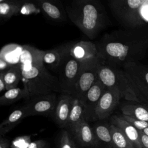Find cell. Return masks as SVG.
I'll use <instances>...</instances> for the list:
<instances>
[{
    "label": "cell",
    "instance_id": "1",
    "mask_svg": "<svg viewBox=\"0 0 148 148\" xmlns=\"http://www.w3.org/2000/svg\"><path fill=\"white\" fill-rule=\"evenodd\" d=\"M95 45L97 57L104 64L121 68L125 63L140 61L148 51V24L106 33Z\"/></svg>",
    "mask_w": 148,
    "mask_h": 148
},
{
    "label": "cell",
    "instance_id": "2",
    "mask_svg": "<svg viewBox=\"0 0 148 148\" xmlns=\"http://www.w3.org/2000/svg\"><path fill=\"white\" fill-rule=\"evenodd\" d=\"M65 8L71 21L90 39L106 25V15L98 0H71Z\"/></svg>",
    "mask_w": 148,
    "mask_h": 148
},
{
    "label": "cell",
    "instance_id": "3",
    "mask_svg": "<svg viewBox=\"0 0 148 148\" xmlns=\"http://www.w3.org/2000/svg\"><path fill=\"white\" fill-rule=\"evenodd\" d=\"M22 82L30 97L60 92V87L56 76L52 75L44 64L38 66L21 65Z\"/></svg>",
    "mask_w": 148,
    "mask_h": 148
},
{
    "label": "cell",
    "instance_id": "4",
    "mask_svg": "<svg viewBox=\"0 0 148 148\" xmlns=\"http://www.w3.org/2000/svg\"><path fill=\"white\" fill-rule=\"evenodd\" d=\"M112 14L125 28L148 24V0H109Z\"/></svg>",
    "mask_w": 148,
    "mask_h": 148
},
{
    "label": "cell",
    "instance_id": "5",
    "mask_svg": "<svg viewBox=\"0 0 148 148\" xmlns=\"http://www.w3.org/2000/svg\"><path fill=\"white\" fill-rule=\"evenodd\" d=\"M98 79L106 87L118 90L121 98L126 101L140 103L121 68L106 64L101 61L98 71Z\"/></svg>",
    "mask_w": 148,
    "mask_h": 148
},
{
    "label": "cell",
    "instance_id": "6",
    "mask_svg": "<svg viewBox=\"0 0 148 148\" xmlns=\"http://www.w3.org/2000/svg\"><path fill=\"white\" fill-rule=\"evenodd\" d=\"M121 68L140 102L148 105V65L131 62L124 64Z\"/></svg>",
    "mask_w": 148,
    "mask_h": 148
},
{
    "label": "cell",
    "instance_id": "7",
    "mask_svg": "<svg viewBox=\"0 0 148 148\" xmlns=\"http://www.w3.org/2000/svg\"><path fill=\"white\" fill-rule=\"evenodd\" d=\"M101 60L95 57L83 61L72 96L82 100L90 88L98 80V71Z\"/></svg>",
    "mask_w": 148,
    "mask_h": 148
},
{
    "label": "cell",
    "instance_id": "8",
    "mask_svg": "<svg viewBox=\"0 0 148 148\" xmlns=\"http://www.w3.org/2000/svg\"><path fill=\"white\" fill-rule=\"evenodd\" d=\"M82 61L67 56L58 67L57 73L61 94L72 95L76 83Z\"/></svg>",
    "mask_w": 148,
    "mask_h": 148
},
{
    "label": "cell",
    "instance_id": "9",
    "mask_svg": "<svg viewBox=\"0 0 148 148\" xmlns=\"http://www.w3.org/2000/svg\"><path fill=\"white\" fill-rule=\"evenodd\" d=\"M57 101L58 98L56 92L32 97V99L24 105L26 117L35 116H48L53 114Z\"/></svg>",
    "mask_w": 148,
    "mask_h": 148
},
{
    "label": "cell",
    "instance_id": "10",
    "mask_svg": "<svg viewBox=\"0 0 148 148\" xmlns=\"http://www.w3.org/2000/svg\"><path fill=\"white\" fill-rule=\"evenodd\" d=\"M121 98H122L118 90L106 87L96 107L95 120H102L108 117L117 106Z\"/></svg>",
    "mask_w": 148,
    "mask_h": 148
},
{
    "label": "cell",
    "instance_id": "11",
    "mask_svg": "<svg viewBox=\"0 0 148 148\" xmlns=\"http://www.w3.org/2000/svg\"><path fill=\"white\" fill-rule=\"evenodd\" d=\"M69 131L75 142L81 147L98 148V141L94 131L87 121L76 124Z\"/></svg>",
    "mask_w": 148,
    "mask_h": 148
},
{
    "label": "cell",
    "instance_id": "12",
    "mask_svg": "<svg viewBox=\"0 0 148 148\" xmlns=\"http://www.w3.org/2000/svg\"><path fill=\"white\" fill-rule=\"evenodd\" d=\"M106 88L105 85L98 79L80 100L86 108L87 121L95 120V109Z\"/></svg>",
    "mask_w": 148,
    "mask_h": 148
},
{
    "label": "cell",
    "instance_id": "13",
    "mask_svg": "<svg viewBox=\"0 0 148 148\" xmlns=\"http://www.w3.org/2000/svg\"><path fill=\"white\" fill-rule=\"evenodd\" d=\"M73 43V42H69L52 49L44 50L43 62L45 66H47L57 72L63 61L67 56L70 55Z\"/></svg>",
    "mask_w": 148,
    "mask_h": 148
},
{
    "label": "cell",
    "instance_id": "14",
    "mask_svg": "<svg viewBox=\"0 0 148 148\" xmlns=\"http://www.w3.org/2000/svg\"><path fill=\"white\" fill-rule=\"evenodd\" d=\"M40 11L50 20L56 22L64 21L66 18L65 8L60 0H33Z\"/></svg>",
    "mask_w": 148,
    "mask_h": 148
},
{
    "label": "cell",
    "instance_id": "15",
    "mask_svg": "<svg viewBox=\"0 0 148 148\" xmlns=\"http://www.w3.org/2000/svg\"><path fill=\"white\" fill-rule=\"evenodd\" d=\"M75 98L69 94H61L53 113L56 123L61 128H66Z\"/></svg>",
    "mask_w": 148,
    "mask_h": 148
},
{
    "label": "cell",
    "instance_id": "16",
    "mask_svg": "<svg viewBox=\"0 0 148 148\" xmlns=\"http://www.w3.org/2000/svg\"><path fill=\"white\" fill-rule=\"evenodd\" d=\"M111 124L119 127L136 148H142L139 131L126 120L123 116H112Z\"/></svg>",
    "mask_w": 148,
    "mask_h": 148
},
{
    "label": "cell",
    "instance_id": "17",
    "mask_svg": "<svg viewBox=\"0 0 148 148\" xmlns=\"http://www.w3.org/2000/svg\"><path fill=\"white\" fill-rule=\"evenodd\" d=\"M97 49L95 43L81 40L73 42L70 54L75 59L83 61L97 57Z\"/></svg>",
    "mask_w": 148,
    "mask_h": 148
},
{
    "label": "cell",
    "instance_id": "18",
    "mask_svg": "<svg viewBox=\"0 0 148 148\" xmlns=\"http://www.w3.org/2000/svg\"><path fill=\"white\" fill-rule=\"evenodd\" d=\"M44 50L33 46L24 45L20 57V65L38 66L43 64V55Z\"/></svg>",
    "mask_w": 148,
    "mask_h": 148
},
{
    "label": "cell",
    "instance_id": "19",
    "mask_svg": "<svg viewBox=\"0 0 148 148\" xmlns=\"http://www.w3.org/2000/svg\"><path fill=\"white\" fill-rule=\"evenodd\" d=\"M26 117V111L24 105L14 109L0 124V136H4L5 134L12 130L24 118Z\"/></svg>",
    "mask_w": 148,
    "mask_h": 148
},
{
    "label": "cell",
    "instance_id": "20",
    "mask_svg": "<svg viewBox=\"0 0 148 148\" xmlns=\"http://www.w3.org/2000/svg\"><path fill=\"white\" fill-rule=\"evenodd\" d=\"M83 121H87L86 108L80 99L75 98L65 128L69 130L76 124Z\"/></svg>",
    "mask_w": 148,
    "mask_h": 148
},
{
    "label": "cell",
    "instance_id": "21",
    "mask_svg": "<svg viewBox=\"0 0 148 148\" xmlns=\"http://www.w3.org/2000/svg\"><path fill=\"white\" fill-rule=\"evenodd\" d=\"M98 141V148H114L111 136L110 125L97 124L92 128Z\"/></svg>",
    "mask_w": 148,
    "mask_h": 148
},
{
    "label": "cell",
    "instance_id": "22",
    "mask_svg": "<svg viewBox=\"0 0 148 148\" xmlns=\"http://www.w3.org/2000/svg\"><path fill=\"white\" fill-rule=\"evenodd\" d=\"M22 49L23 46L17 44H8L2 48L0 58L5 60L10 66L18 65Z\"/></svg>",
    "mask_w": 148,
    "mask_h": 148
},
{
    "label": "cell",
    "instance_id": "23",
    "mask_svg": "<svg viewBox=\"0 0 148 148\" xmlns=\"http://www.w3.org/2000/svg\"><path fill=\"white\" fill-rule=\"evenodd\" d=\"M29 98H30L29 94L24 87L13 88L5 91L0 97V105H10L21 99Z\"/></svg>",
    "mask_w": 148,
    "mask_h": 148
},
{
    "label": "cell",
    "instance_id": "24",
    "mask_svg": "<svg viewBox=\"0 0 148 148\" xmlns=\"http://www.w3.org/2000/svg\"><path fill=\"white\" fill-rule=\"evenodd\" d=\"M121 110L123 115L148 122V106L140 103H129L122 106Z\"/></svg>",
    "mask_w": 148,
    "mask_h": 148
},
{
    "label": "cell",
    "instance_id": "25",
    "mask_svg": "<svg viewBox=\"0 0 148 148\" xmlns=\"http://www.w3.org/2000/svg\"><path fill=\"white\" fill-rule=\"evenodd\" d=\"M0 73L3 75L6 90L17 87L20 82L22 80L21 69L20 64L11 66L5 71Z\"/></svg>",
    "mask_w": 148,
    "mask_h": 148
},
{
    "label": "cell",
    "instance_id": "26",
    "mask_svg": "<svg viewBox=\"0 0 148 148\" xmlns=\"http://www.w3.org/2000/svg\"><path fill=\"white\" fill-rule=\"evenodd\" d=\"M110 130L114 148H136L119 127L110 124Z\"/></svg>",
    "mask_w": 148,
    "mask_h": 148
},
{
    "label": "cell",
    "instance_id": "27",
    "mask_svg": "<svg viewBox=\"0 0 148 148\" xmlns=\"http://www.w3.org/2000/svg\"><path fill=\"white\" fill-rule=\"evenodd\" d=\"M22 0L5 1L0 3V16L4 19H9L20 13Z\"/></svg>",
    "mask_w": 148,
    "mask_h": 148
},
{
    "label": "cell",
    "instance_id": "28",
    "mask_svg": "<svg viewBox=\"0 0 148 148\" xmlns=\"http://www.w3.org/2000/svg\"><path fill=\"white\" fill-rule=\"evenodd\" d=\"M58 148H77L72 135L67 130H63L58 140Z\"/></svg>",
    "mask_w": 148,
    "mask_h": 148
},
{
    "label": "cell",
    "instance_id": "29",
    "mask_svg": "<svg viewBox=\"0 0 148 148\" xmlns=\"http://www.w3.org/2000/svg\"><path fill=\"white\" fill-rule=\"evenodd\" d=\"M40 10L36 3L32 0H22L19 14L27 16L32 14H36Z\"/></svg>",
    "mask_w": 148,
    "mask_h": 148
},
{
    "label": "cell",
    "instance_id": "30",
    "mask_svg": "<svg viewBox=\"0 0 148 148\" xmlns=\"http://www.w3.org/2000/svg\"><path fill=\"white\" fill-rule=\"evenodd\" d=\"M31 142V135L17 136L12 141L10 148H28Z\"/></svg>",
    "mask_w": 148,
    "mask_h": 148
},
{
    "label": "cell",
    "instance_id": "31",
    "mask_svg": "<svg viewBox=\"0 0 148 148\" xmlns=\"http://www.w3.org/2000/svg\"><path fill=\"white\" fill-rule=\"evenodd\" d=\"M122 116L126 120H127L128 122H130L132 125H133L139 131H143L145 129L148 128V122L147 121L140 120L135 119L134 117H130L128 116H125V115H123V114H122Z\"/></svg>",
    "mask_w": 148,
    "mask_h": 148
},
{
    "label": "cell",
    "instance_id": "32",
    "mask_svg": "<svg viewBox=\"0 0 148 148\" xmlns=\"http://www.w3.org/2000/svg\"><path fill=\"white\" fill-rule=\"evenodd\" d=\"M28 148H49V143L45 139H38L32 141Z\"/></svg>",
    "mask_w": 148,
    "mask_h": 148
},
{
    "label": "cell",
    "instance_id": "33",
    "mask_svg": "<svg viewBox=\"0 0 148 148\" xmlns=\"http://www.w3.org/2000/svg\"><path fill=\"white\" fill-rule=\"evenodd\" d=\"M139 133L142 148H148V136L142 131H139Z\"/></svg>",
    "mask_w": 148,
    "mask_h": 148
},
{
    "label": "cell",
    "instance_id": "34",
    "mask_svg": "<svg viewBox=\"0 0 148 148\" xmlns=\"http://www.w3.org/2000/svg\"><path fill=\"white\" fill-rule=\"evenodd\" d=\"M10 145L11 143L8 138L4 136H1L0 148H10Z\"/></svg>",
    "mask_w": 148,
    "mask_h": 148
},
{
    "label": "cell",
    "instance_id": "35",
    "mask_svg": "<svg viewBox=\"0 0 148 148\" xmlns=\"http://www.w3.org/2000/svg\"><path fill=\"white\" fill-rule=\"evenodd\" d=\"M10 66L3 59L0 58V71L1 72H4L9 68Z\"/></svg>",
    "mask_w": 148,
    "mask_h": 148
},
{
    "label": "cell",
    "instance_id": "36",
    "mask_svg": "<svg viewBox=\"0 0 148 148\" xmlns=\"http://www.w3.org/2000/svg\"><path fill=\"white\" fill-rule=\"evenodd\" d=\"M5 91H6V84L3 79V75L2 73H0V92H5Z\"/></svg>",
    "mask_w": 148,
    "mask_h": 148
},
{
    "label": "cell",
    "instance_id": "37",
    "mask_svg": "<svg viewBox=\"0 0 148 148\" xmlns=\"http://www.w3.org/2000/svg\"><path fill=\"white\" fill-rule=\"evenodd\" d=\"M143 132L146 135H147L148 136V128L145 129V130L143 131Z\"/></svg>",
    "mask_w": 148,
    "mask_h": 148
},
{
    "label": "cell",
    "instance_id": "38",
    "mask_svg": "<svg viewBox=\"0 0 148 148\" xmlns=\"http://www.w3.org/2000/svg\"><path fill=\"white\" fill-rule=\"evenodd\" d=\"M20 1V0H0V3L5 2V1Z\"/></svg>",
    "mask_w": 148,
    "mask_h": 148
}]
</instances>
